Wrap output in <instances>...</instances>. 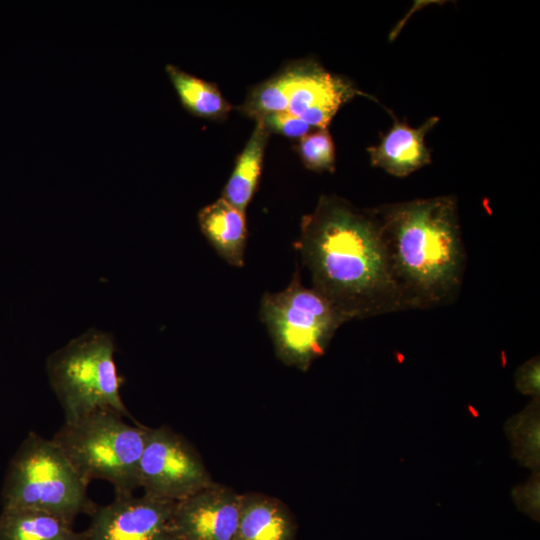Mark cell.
I'll list each match as a JSON object with an SVG mask.
<instances>
[{
  "label": "cell",
  "mask_w": 540,
  "mask_h": 540,
  "mask_svg": "<svg viewBox=\"0 0 540 540\" xmlns=\"http://www.w3.org/2000/svg\"><path fill=\"white\" fill-rule=\"evenodd\" d=\"M296 247L312 288L345 322L403 310L373 209L323 195L302 218Z\"/></svg>",
  "instance_id": "6da1fadb"
},
{
  "label": "cell",
  "mask_w": 540,
  "mask_h": 540,
  "mask_svg": "<svg viewBox=\"0 0 540 540\" xmlns=\"http://www.w3.org/2000/svg\"><path fill=\"white\" fill-rule=\"evenodd\" d=\"M402 309H428L454 301L466 251L454 196L373 208Z\"/></svg>",
  "instance_id": "7a4b0ae2"
},
{
  "label": "cell",
  "mask_w": 540,
  "mask_h": 540,
  "mask_svg": "<svg viewBox=\"0 0 540 540\" xmlns=\"http://www.w3.org/2000/svg\"><path fill=\"white\" fill-rule=\"evenodd\" d=\"M87 482L52 439L30 432L12 457L2 488V510H32L70 523L98 505Z\"/></svg>",
  "instance_id": "3957f363"
},
{
  "label": "cell",
  "mask_w": 540,
  "mask_h": 540,
  "mask_svg": "<svg viewBox=\"0 0 540 540\" xmlns=\"http://www.w3.org/2000/svg\"><path fill=\"white\" fill-rule=\"evenodd\" d=\"M146 426L128 424L111 409H98L65 421L52 440L87 481L110 482L116 495L139 488V464Z\"/></svg>",
  "instance_id": "277c9868"
},
{
  "label": "cell",
  "mask_w": 540,
  "mask_h": 540,
  "mask_svg": "<svg viewBox=\"0 0 540 540\" xmlns=\"http://www.w3.org/2000/svg\"><path fill=\"white\" fill-rule=\"evenodd\" d=\"M115 351L112 334L90 328L47 358V375L65 421L98 409L133 419L120 395Z\"/></svg>",
  "instance_id": "5b68a950"
},
{
  "label": "cell",
  "mask_w": 540,
  "mask_h": 540,
  "mask_svg": "<svg viewBox=\"0 0 540 540\" xmlns=\"http://www.w3.org/2000/svg\"><path fill=\"white\" fill-rule=\"evenodd\" d=\"M260 318L277 358L301 371L308 370L324 354L337 329L345 323L322 295L301 283L298 270L285 289L263 295Z\"/></svg>",
  "instance_id": "8992f818"
},
{
  "label": "cell",
  "mask_w": 540,
  "mask_h": 540,
  "mask_svg": "<svg viewBox=\"0 0 540 540\" xmlns=\"http://www.w3.org/2000/svg\"><path fill=\"white\" fill-rule=\"evenodd\" d=\"M213 483L200 455L167 426L146 428L139 464L144 494L178 501Z\"/></svg>",
  "instance_id": "52a82bcc"
},
{
  "label": "cell",
  "mask_w": 540,
  "mask_h": 540,
  "mask_svg": "<svg viewBox=\"0 0 540 540\" xmlns=\"http://www.w3.org/2000/svg\"><path fill=\"white\" fill-rule=\"evenodd\" d=\"M175 502L147 494L116 495L91 515L89 540H178Z\"/></svg>",
  "instance_id": "ba28073f"
},
{
  "label": "cell",
  "mask_w": 540,
  "mask_h": 540,
  "mask_svg": "<svg viewBox=\"0 0 540 540\" xmlns=\"http://www.w3.org/2000/svg\"><path fill=\"white\" fill-rule=\"evenodd\" d=\"M288 109L311 127L327 128L339 108L358 95H365L347 78L332 74L313 60L287 67Z\"/></svg>",
  "instance_id": "9c48e42d"
},
{
  "label": "cell",
  "mask_w": 540,
  "mask_h": 540,
  "mask_svg": "<svg viewBox=\"0 0 540 540\" xmlns=\"http://www.w3.org/2000/svg\"><path fill=\"white\" fill-rule=\"evenodd\" d=\"M241 494L213 482L175 502L178 540H237Z\"/></svg>",
  "instance_id": "30bf717a"
},
{
  "label": "cell",
  "mask_w": 540,
  "mask_h": 540,
  "mask_svg": "<svg viewBox=\"0 0 540 540\" xmlns=\"http://www.w3.org/2000/svg\"><path fill=\"white\" fill-rule=\"evenodd\" d=\"M438 121V117H430L419 128H412L394 118L380 143L367 149L371 164L397 177H405L429 164L431 154L425 136Z\"/></svg>",
  "instance_id": "8fae6325"
},
{
  "label": "cell",
  "mask_w": 540,
  "mask_h": 540,
  "mask_svg": "<svg viewBox=\"0 0 540 540\" xmlns=\"http://www.w3.org/2000/svg\"><path fill=\"white\" fill-rule=\"evenodd\" d=\"M201 232L228 264L242 267L247 245V221L242 211L220 197L198 212Z\"/></svg>",
  "instance_id": "7c38bea8"
},
{
  "label": "cell",
  "mask_w": 540,
  "mask_h": 540,
  "mask_svg": "<svg viewBox=\"0 0 540 540\" xmlns=\"http://www.w3.org/2000/svg\"><path fill=\"white\" fill-rule=\"evenodd\" d=\"M296 525L278 499L258 493L241 494L237 540H295Z\"/></svg>",
  "instance_id": "4fadbf2b"
},
{
  "label": "cell",
  "mask_w": 540,
  "mask_h": 540,
  "mask_svg": "<svg viewBox=\"0 0 540 540\" xmlns=\"http://www.w3.org/2000/svg\"><path fill=\"white\" fill-rule=\"evenodd\" d=\"M270 132L261 121H256L244 149L238 155L234 169L224 186L222 198L245 211L260 180L264 152Z\"/></svg>",
  "instance_id": "5bb4252c"
},
{
  "label": "cell",
  "mask_w": 540,
  "mask_h": 540,
  "mask_svg": "<svg viewBox=\"0 0 540 540\" xmlns=\"http://www.w3.org/2000/svg\"><path fill=\"white\" fill-rule=\"evenodd\" d=\"M0 540H89L72 523L52 514L32 510H2Z\"/></svg>",
  "instance_id": "9a60e30c"
},
{
  "label": "cell",
  "mask_w": 540,
  "mask_h": 540,
  "mask_svg": "<svg viewBox=\"0 0 540 540\" xmlns=\"http://www.w3.org/2000/svg\"><path fill=\"white\" fill-rule=\"evenodd\" d=\"M165 70L182 106L192 115L209 120H222L228 115L231 105L215 84L173 64H167Z\"/></svg>",
  "instance_id": "2e32d148"
},
{
  "label": "cell",
  "mask_w": 540,
  "mask_h": 540,
  "mask_svg": "<svg viewBox=\"0 0 540 540\" xmlns=\"http://www.w3.org/2000/svg\"><path fill=\"white\" fill-rule=\"evenodd\" d=\"M289 73L287 67L277 75L253 87L240 111L255 121L269 114L288 109Z\"/></svg>",
  "instance_id": "e0dca14e"
},
{
  "label": "cell",
  "mask_w": 540,
  "mask_h": 540,
  "mask_svg": "<svg viewBox=\"0 0 540 540\" xmlns=\"http://www.w3.org/2000/svg\"><path fill=\"white\" fill-rule=\"evenodd\" d=\"M303 164L316 172L335 171V146L327 128L308 133L297 145Z\"/></svg>",
  "instance_id": "ac0fdd59"
},
{
  "label": "cell",
  "mask_w": 540,
  "mask_h": 540,
  "mask_svg": "<svg viewBox=\"0 0 540 540\" xmlns=\"http://www.w3.org/2000/svg\"><path fill=\"white\" fill-rule=\"evenodd\" d=\"M256 121H261L269 132L289 138H302L311 129V126L288 111L272 113Z\"/></svg>",
  "instance_id": "d6986e66"
},
{
  "label": "cell",
  "mask_w": 540,
  "mask_h": 540,
  "mask_svg": "<svg viewBox=\"0 0 540 540\" xmlns=\"http://www.w3.org/2000/svg\"><path fill=\"white\" fill-rule=\"evenodd\" d=\"M539 375V359L533 358L518 369L516 374L517 387L526 394H538L540 386Z\"/></svg>",
  "instance_id": "ffe728a7"
}]
</instances>
